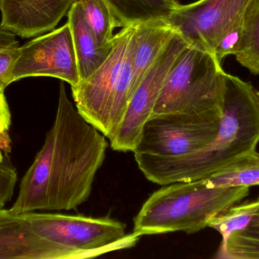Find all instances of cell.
<instances>
[{
  "instance_id": "cell-4",
  "label": "cell",
  "mask_w": 259,
  "mask_h": 259,
  "mask_svg": "<svg viewBox=\"0 0 259 259\" xmlns=\"http://www.w3.org/2000/svg\"><path fill=\"white\" fill-rule=\"evenodd\" d=\"M135 26L122 27L112 39L103 63L71 88L76 108L110 141L118 132L135 93L132 71V36Z\"/></svg>"
},
{
  "instance_id": "cell-17",
  "label": "cell",
  "mask_w": 259,
  "mask_h": 259,
  "mask_svg": "<svg viewBox=\"0 0 259 259\" xmlns=\"http://www.w3.org/2000/svg\"><path fill=\"white\" fill-rule=\"evenodd\" d=\"M202 180L209 188L259 186V152L246 154Z\"/></svg>"
},
{
  "instance_id": "cell-3",
  "label": "cell",
  "mask_w": 259,
  "mask_h": 259,
  "mask_svg": "<svg viewBox=\"0 0 259 259\" xmlns=\"http://www.w3.org/2000/svg\"><path fill=\"white\" fill-rule=\"evenodd\" d=\"M249 194V187L209 188L202 179L161 186L134 217L133 232L140 237L195 234Z\"/></svg>"
},
{
  "instance_id": "cell-13",
  "label": "cell",
  "mask_w": 259,
  "mask_h": 259,
  "mask_svg": "<svg viewBox=\"0 0 259 259\" xmlns=\"http://www.w3.org/2000/svg\"><path fill=\"white\" fill-rule=\"evenodd\" d=\"M0 258L55 259L50 245L21 214L0 210Z\"/></svg>"
},
{
  "instance_id": "cell-12",
  "label": "cell",
  "mask_w": 259,
  "mask_h": 259,
  "mask_svg": "<svg viewBox=\"0 0 259 259\" xmlns=\"http://www.w3.org/2000/svg\"><path fill=\"white\" fill-rule=\"evenodd\" d=\"M77 0H0V25L15 36L33 38L54 30Z\"/></svg>"
},
{
  "instance_id": "cell-15",
  "label": "cell",
  "mask_w": 259,
  "mask_h": 259,
  "mask_svg": "<svg viewBox=\"0 0 259 259\" xmlns=\"http://www.w3.org/2000/svg\"><path fill=\"white\" fill-rule=\"evenodd\" d=\"M175 31L165 21L135 25L132 36V71L136 90Z\"/></svg>"
},
{
  "instance_id": "cell-20",
  "label": "cell",
  "mask_w": 259,
  "mask_h": 259,
  "mask_svg": "<svg viewBox=\"0 0 259 259\" xmlns=\"http://www.w3.org/2000/svg\"><path fill=\"white\" fill-rule=\"evenodd\" d=\"M18 180L17 170L6 158L0 160V210L10 202Z\"/></svg>"
},
{
  "instance_id": "cell-11",
  "label": "cell",
  "mask_w": 259,
  "mask_h": 259,
  "mask_svg": "<svg viewBox=\"0 0 259 259\" xmlns=\"http://www.w3.org/2000/svg\"><path fill=\"white\" fill-rule=\"evenodd\" d=\"M208 227L222 237L214 258L259 259V197L236 204L214 217Z\"/></svg>"
},
{
  "instance_id": "cell-18",
  "label": "cell",
  "mask_w": 259,
  "mask_h": 259,
  "mask_svg": "<svg viewBox=\"0 0 259 259\" xmlns=\"http://www.w3.org/2000/svg\"><path fill=\"white\" fill-rule=\"evenodd\" d=\"M234 56L251 74L259 76V0H251L246 9Z\"/></svg>"
},
{
  "instance_id": "cell-14",
  "label": "cell",
  "mask_w": 259,
  "mask_h": 259,
  "mask_svg": "<svg viewBox=\"0 0 259 259\" xmlns=\"http://www.w3.org/2000/svg\"><path fill=\"white\" fill-rule=\"evenodd\" d=\"M67 16V22L69 24L72 35L80 81L84 80L106 60L113 44L112 41L106 45H101L98 42L87 21L78 0L73 5Z\"/></svg>"
},
{
  "instance_id": "cell-8",
  "label": "cell",
  "mask_w": 259,
  "mask_h": 259,
  "mask_svg": "<svg viewBox=\"0 0 259 259\" xmlns=\"http://www.w3.org/2000/svg\"><path fill=\"white\" fill-rule=\"evenodd\" d=\"M222 116L168 113L152 115L143 126L134 154L170 158L194 153L217 136Z\"/></svg>"
},
{
  "instance_id": "cell-19",
  "label": "cell",
  "mask_w": 259,
  "mask_h": 259,
  "mask_svg": "<svg viewBox=\"0 0 259 259\" xmlns=\"http://www.w3.org/2000/svg\"><path fill=\"white\" fill-rule=\"evenodd\" d=\"M85 18L101 45L110 44L113 32L118 27L110 9L103 0H78Z\"/></svg>"
},
{
  "instance_id": "cell-24",
  "label": "cell",
  "mask_w": 259,
  "mask_h": 259,
  "mask_svg": "<svg viewBox=\"0 0 259 259\" xmlns=\"http://www.w3.org/2000/svg\"><path fill=\"white\" fill-rule=\"evenodd\" d=\"M170 1L173 2V3H178V4H179V0H170Z\"/></svg>"
},
{
  "instance_id": "cell-10",
  "label": "cell",
  "mask_w": 259,
  "mask_h": 259,
  "mask_svg": "<svg viewBox=\"0 0 259 259\" xmlns=\"http://www.w3.org/2000/svg\"><path fill=\"white\" fill-rule=\"evenodd\" d=\"M187 45V41L175 31L133 95L118 132L109 141L112 150L120 152L135 150L143 126L153 112L166 77Z\"/></svg>"
},
{
  "instance_id": "cell-22",
  "label": "cell",
  "mask_w": 259,
  "mask_h": 259,
  "mask_svg": "<svg viewBox=\"0 0 259 259\" xmlns=\"http://www.w3.org/2000/svg\"><path fill=\"white\" fill-rule=\"evenodd\" d=\"M20 46L5 49L0 52V91L5 92L6 88L11 85L9 73L16 59Z\"/></svg>"
},
{
  "instance_id": "cell-21",
  "label": "cell",
  "mask_w": 259,
  "mask_h": 259,
  "mask_svg": "<svg viewBox=\"0 0 259 259\" xmlns=\"http://www.w3.org/2000/svg\"><path fill=\"white\" fill-rule=\"evenodd\" d=\"M11 126V113L5 92L0 91V160L7 158L10 152L11 140L9 130Z\"/></svg>"
},
{
  "instance_id": "cell-16",
  "label": "cell",
  "mask_w": 259,
  "mask_h": 259,
  "mask_svg": "<svg viewBox=\"0 0 259 259\" xmlns=\"http://www.w3.org/2000/svg\"><path fill=\"white\" fill-rule=\"evenodd\" d=\"M118 27L165 21L178 3L170 0H103Z\"/></svg>"
},
{
  "instance_id": "cell-2",
  "label": "cell",
  "mask_w": 259,
  "mask_h": 259,
  "mask_svg": "<svg viewBox=\"0 0 259 259\" xmlns=\"http://www.w3.org/2000/svg\"><path fill=\"white\" fill-rule=\"evenodd\" d=\"M222 107L217 136L201 150L170 158L134 154L145 177L160 186L199 180L256 150L259 99L252 84L225 72Z\"/></svg>"
},
{
  "instance_id": "cell-23",
  "label": "cell",
  "mask_w": 259,
  "mask_h": 259,
  "mask_svg": "<svg viewBox=\"0 0 259 259\" xmlns=\"http://www.w3.org/2000/svg\"><path fill=\"white\" fill-rule=\"evenodd\" d=\"M17 46L20 45L19 41L16 39V36L0 25V52L5 49Z\"/></svg>"
},
{
  "instance_id": "cell-1",
  "label": "cell",
  "mask_w": 259,
  "mask_h": 259,
  "mask_svg": "<svg viewBox=\"0 0 259 259\" xmlns=\"http://www.w3.org/2000/svg\"><path fill=\"white\" fill-rule=\"evenodd\" d=\"M108 141L71 103L62 81L54 123L8 211H70L86 202L106 159Z\"/></svg>"
},
{
  "instance_id": "cell-6",
  "label": "cell",
  "mask_w": 259,
  "mask_h": 259,
  "mask_svg": "<svg viewBox=\"0 0 259 259\" xmlns=\"http://www.w3.org/2000/svg\"><path fill=\"white\" fill-rule=\"evenodd\" d=\"M225 72L212 54L188 44L166 77L152 116H222Z\"/></svg>"
},
{
  "instance_id": "cell-9",
  "label": "cell",
  "mask_w": 259,
  "mask_h": 259,
  "mask_svg": "<svg viewBox=\"0 0 259 259\" xmlns=\"http://www.w3.org/2000/svg\"><path fill=\"white\" fill-rule=\"evenodd\" d=\"M28 77L56 78L71 88L79 83L77 57L68 22L20 46L9 73V82Z\"/></svg>"
},
{
  "instance_id": "cell-5",
  "label": "cell",
  "mask_w": 259,
  "mask_h": 259,
  "mask_svg": "<svg viewBox=\"0 0 259 259\" xmlns=\"http://www.w3.org/2000/svg\"><path fill=\"white\" fill-rule=\"evenodd\" d=\"M21 214L48 243L55 259L95 258L131 249L141 238L126 232L124 224L111 217L36 211Z\"/></svg>"
},
{
  "instance_id": "cell-7",
  "label": "cell",
  "mask_w": 259,
  "mask_h": 259,
  "mask_svg": "<svg viewBox=\"0 0 259 259\" xmlns=\"http://www.w3.org/2000/svg\"><path fill=\"white\" fill-rule=\"evenodd\" d=\"M251 0H198L178 5L167 23L190 45L212 54L219 62L234 56L243 18Z\"/></svg>"
},
{
  "instance_id": "cell-25",
  "label": "cell",
  "mask_w": 259,
  "mask_h": 259,
  "mask_svg": "<svg viewBox=\"0 0 259 259\" xmlns=\"http://www.w3.org/2000/svg\"><path fill=\"white\" fill-rule=\"evenodd\" d=\"M256 93H257V95H258V97L259 99V91H256Z\"/></svg>"
}]
</instances>
